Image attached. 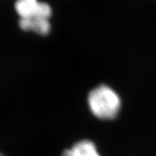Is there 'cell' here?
<instances>
[{
	"label": "cell",
	"mask_w": 156,
	"mask_h": 156,
	"mask_svg": "<svg viewBox=\"0 0 156 156\" xmlns=\"http://www.w3.org/2000/svg\"><path fill=\"white\" fill-rule=\"evenodd\" d=\"M16 11L20 17V20L23 21L50 19L51 16L50 6L37 0H17Z\"/></svg>",
	"instance_id": "obj_2"
},
{
	"label": "cell",
	"mask_w": 156,
	"mask_h": 156,
	"mask_svg": "<svg viewBox=\"0 0 156 156\" xmlns=\"http://www.w3.org/2000/svg\"><path fill=\"white\" fill-rule=\"evenodd\" d=\"M0 156H5V155H3V154H0Z\"/></svg>",
	"instance_id": "obj_4"
},
{
	"label": "cell",
	"mask_w": 156,
	"mask_h": 156,
	"mask_svg": "<svg viewBox=\"0 0 156 156\" xmlns=\"http://www.w3.org/2000/svg\"><path fill=\"white\" fill-rule=\"evenodd\" d=\"M62 156H101L93 140H81L62 152Z\"/></svg>",
	"instance_id": "obj_3"
},
{
	"label": "cell",
	"mask_w": 156,
	"mask_h": 156,
	"mask_svg": "<svg viewBox=\"0 0 156 156\" xmlns=\"http://www.w3.org/2000/svg\"><path fill=\"white\" fill-rule=\"evenodd\" d=\"M89 111L101 121H113L120 115L122 101L116 90L108 84H99L89 92Z\"/></svg>",
	"instance_id": "obj_1"
}]
</instances>
